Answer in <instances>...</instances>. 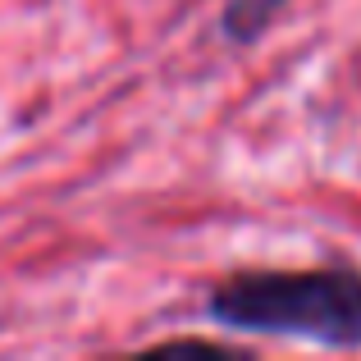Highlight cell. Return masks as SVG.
I'll return each instance as SVG.
<instances>
[{
  "label": "cell",
  "instance_id": "2",
  "mask_svg": "<svg viewBox=\"0 0 361 361\" xmlns=\"http://www.w3.org/2000/svg\"><path fill=\"white\" fill-rule=\"evenodd\" d=\"M279 5L283 0H233L229 14H224V32H229L233 42H247V37H256L274 14H279Z\"/></svg>",
  "mask_w": 361,
  "mask_h": 361
},
{
  "label": "cell",
  "instance_id": "1",
  "mask_svg": "<svg viewBox=\"0 0 361 361\" xmlns=\"http://www.w3.org/2000/svg\"><path fill=\"white\" fill-rule=\"evenodd\" d=\"M211 316L247 334H283L325 348H361V274L329 270H252L211 293Z\"/></svg>",
  "mask_w": 361,
  "mask_h": 361
}]
</instances>
